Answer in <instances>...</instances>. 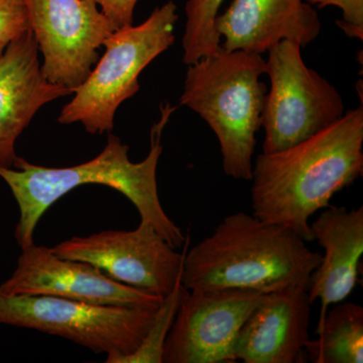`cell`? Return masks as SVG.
I'll use <instances>...</instances> for the list:
<instances>
[{"label":"cell","instance_id":"5b68a950","mask_svg":"<svg viewBox=\"0 0 363 363\" xmlns=\"http://www.w3.org/2000/svg\"><path fill=\"white\" fill-rule=\"evenodd\" d=\"M175 2L157 7L142 25L117 30L104 40V54L62 109V124L80 123L91 135L111 133L118 107L140 90L142 72L175 43Z\"/></svg>","mask_w":363,"mask_h":363},{"label":"cell","instance_id":"5bb4252c","mask_svg":"<svg viewBox=\"0 0 363 363\" xmlns=\"http://www.w3.org/2000/svg\"><path fill=\"white\" fill-rule=\"evenodd\" d=\"M311 306L306 289L266 294L241 327L234 350L236 360L305 362Z\"/></svg>","mask_w":363,"mask_h":363},{"label":"cell","instance_id":"9a60e30c","mask_svg":"<svg viewBox=\"0 0 363 363\" xmlns=\"http://www.w3.org/2000/svg\"><path fill=\"white\" fill-rule=\"evenodd\" d=\"M312 240L324 250L308 285L311 304L321 302L320 325L332 304L344 302L358 283L363 253V207L328 206L310 223Z\"/></svg>","mask_w":363,"mask_h":363},{"label":"cell","instance_id":"2e32d148","mask_svg":"<svg viewBox=\"0 0 363 363\" xmlns=\"http://www.w3.org/2000/svg\"><path fill=\"white\" fill-rule=\"evenodd\" d=\"M317 325V339L308 341L306 357L314 363L363 362V308L338 303Z\"/></svg>","mask_w":363,"mask_h":363},{"label":"cell","instance_id":"9c48e42d","mask_svg":"<svg viewBox=\"0 0 363 363\" xmlns=\"http://www.w3.org/2000/svg\"><path fill=\"white\" fill-rule=\"evenodd\" d=\"M48 82L74 90L89 76L104 40L116 32L94 0H25Z\"/></svg>","mask_w":363,"mask_h":363},{"label":"cell","instance_id":"4fadbf2b","mask_svg":"<svg viewBox=\"0 0 363 363\" xmlns=\"http://www.w3.org/2000/svg\"><path fill=\"white\" fill-rule=\"evenodd\" d=\"M222 49L264 55L281 40L304 48L321 33L319 14L306 0H233L215 21Z\"/></svg>","mask_w":363,"mask_h":363},{"label":"cell","instance_id":"8fae6325","mask_svg":"<svg viewBox=\"0 0 363 363\" xmlns=\"http://www.w3.org/2000/svg\"><path fill=\"white\" fill-rule=\"evenodd\" d=\"M6 296H50L97 305L157 308L164 298L118 283L87 262L62 259L35 243L23 248L11 278L0 286Z\"/></svg>","mask_w":363,"mask_h":363},{"label":"cell","instance_id":"ba28073f","mask_svg":"<svg viewBox=\"0 0 363 363\" xmlns=\"http://www.w3.org/2000/svg\"><path fill=\"white\" fill-rule=\"evenodd\" d=\"M189 242L186 236L183 252H176L152 224L140 220L135 230L74 236L50 250L62 259L92 264L118 283L164 298L181 278Z\"/></svg>","mask_w":363,"mask_h":363},{"label":"cell","instance_id":"277c9868","mask_svg":"<svg viewBox=\"0 0 363 363\" xmlns=\"http://www.w3.org/2000/svg\"><path fill=\"white\" fill-rule=\"evenodd\" d=\"M262 55L222 49L188 65L182 105L204 119L217 138L224 173L235 180H252L253 154L267 85Z\"/></svg>","mask_w":363,"mask_h":363},{"label":"cell","instance_id":"ac0fdd59","mask_svg":"<svg viewBox=\"0 0 363 363\" xmlns=\"http://www.w3.org/2000/svg\"><path fill=\"white\" fill-rule=\"evenodd\" d=\"M187 293L181 276L173 291L164 298L157 308L154 322L140 347L130 355L116 358L111 363H162L164 341L175 320L179 306Z\"/></svg>","mask_w":363,"mask_h":363},{"label":"cell","instance_id":"44dd1931","mask_svg":"<svg viewBox=\"0 0 363 363\" xmlns=\"http://www.w3.org/2000/svg\"><path fill=\"white\" fill-rule=\"evenodd\" d=\"M100 11L117 30L133 26V13L138 0H94Z\"/></svg>","mask_w":363,"mask_h":363},{"label":"cell","instance_id":"e0dca14e","mask_svg":"<svg viewBox=\"0 0 363 363\" xmlns=\"http://www.w3.org/2000/svg\"><path fill=\"white\" fill-rule=\"evenodd\" d=\"M224 0H188L185 7L186 28L183 37V62L191 65L221 50V37L215 21Z\"/></svg>","mask_w":363,"mask_h":363},{"label":"cell","instance_id":"6da1fadb","mask_svg":"<svg viewBox=\"0 0 363 363\" xmlns=\"http://www.w3.org/2000/svg\"><path fill=\"white\" fill-rule=\"evenodd\" d=\"M363 173V107L289 149L252 164L253 215L313 241L309 219Z\"/></svg>","mask_w":363,"mask_h":363},{"label":"cell","instance_id":"8992f818","mask_svg":"<svg viewBox=\"0 0 363 363\" xmlns=\"http://www.w3.org/2000/svg\"><path fill=\"white\" fill-rule=\"evenodd\" d=\"M157 308L97 305L50 296L0 294V324L69 339L93 352L104 353L106 362L111 363L140 347Z\"/></svg>","mask_w":363,"mask_h":363},{"label":"cell","instance_id":"3957f363","mask_svg":"<svg viewBox=\"0 0 363 363\" xmlns=\"http://www.w3.org/2000/svg\"><path fill=\"white\" fill-rule=\"evenodd\" d=\"M321 260L286 227L255 215H228L211 235L187 250L182 283L188 291L238 289L260 294L308 290Z\"/></svg>","mask_w":363,"mask_h":363},{"label":"cell","instance_id":"7a4b0ae2","mask_svg":"<svg viewBox=\"0 0 363 363\" xmlns=\"http://www.w3.org/2000/svg\"><path fill=\"white\" fill-rule=\"evenodd\" d=\"M176 107H162L161 119L150 131V150L143 161L133 162L128 145L108 133L104 150L91 161L67 168H47L18 157L13 168H0L2 179L20 210L14 238L21 250L33 245L43 215L63 196L84 185H104L125 196L140 220L152 224L172 247H183L186 236L167 215L160 200L157 169L162 152V133Z\"/></svg>","mask_w":363,"mask_h":363},{"label":"cell","instance_id":"52a82bcc","mask_svg":"<svg viewBox=\"0 0 363 363\" xmlns=\"http://www.w3.org/2000/svg\"><path fill=\"white\" fill-rule=\"evenodd\" d=\"M302 47L281 40L267 51L271 89L264 97L262 152H279L304 142L345 113L340 93L303 60Z\"/></svg>","mask_w":363,"mask_h":363},{"label":"cell","instance_id":"d6986e66","mask_svg":"<svg viewBox=\"0 0 363 363\" xmlns=\"http://www.w3.org/2000/svg\"><path fill=\"white\" fill-rule=\"evenodd\" d=\"M28 30L25 0H0V58L11 43Z\"/></svg>","mask_w":363,"mask_h":363},{"label":"cell","instance_id":"ffe728a7","mask_svg":"<svg viewBox=\"0 0 363 363\" xmlns=\"http://www.w3.org/2000/svg\"><path fill=\"white\" fill-rule=\"evenodd\" d=\"M318 9L336 6L342 11V20L337 25L346 35L363 39V0H306Z\"/></svg>","mask_w":363,"mask_h":363},{"label":"cell","instance_id":"7c38bea8","mask_svg":"<svg viewBox=\"0 0 363 363\" xmlns=\"http://www.w3.org/2000/svg\"><path fill=\"white\" fill-rule=\"evenodd\" d=\"M45 80L30 30L11 43L0 58V168H13L16 143L44 105L72 94Z\"/></svg>","mask_w":363,"mask_h":363},{"label":"cell","instance_id":"30bf717a","mask_svg":"<svg viewBox=\"0 0 363 363\" xmlns=\"http://www.w3.org/2000/svg\"><path fill=\"white\" fill-rule=\"evenodd\" d=\"M264 295L238 289L188 291L164 341L162 362H235L241 327Z\"/></svg>","mask_w":363,"mask_h":363}]
</instances>
